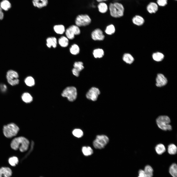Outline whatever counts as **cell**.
I'll list each match as a JSON object with an SVG mask.
<instances>
[{
    "mask_svg": "<svg viewBox=\"0 0 177 177\" xmlns=\"http://www.w3.org/2000/svg\"><path fill=\"white\" fill-rule=\"evenodd\" d=\"M29 145V141L26 138L20 136L14 138L11 143V147L13 149L16 150L19 149L20 151L24 152L27 150Z\"/></svg>",
    "mask_w": 177,
    "mask_h": 177,
    "instance_id": "1",
    "label": "cell"
},
{
    "mask_svg": "<svg viewBox=\"0 0 177 177\" xmlns=\"http://www.w3.org/2000/svg\"><path fill=\"white\" fill-rule=\"evenodd\" d=\"M108 7L110 14L113 17L119 18L124 15L125 8L121 3L116 2H111Z\"/></svg>",
    "mask_w": 177,
    "mask_h": 177,
    "instance_id": "2",
    "label": "cell"
},
{
    "mask_svg": "<svg viewBox=\"0 0 177 177\" xmlns=\"http://www.w3.org/2000/svg\"><path fill=\"white\" fill-rule=\"evenodd\" d=\"M156 121L158 127L164 131H170L172 130V126L169 124L170 119L168 116H159L156 119Z\"/></svg>",
    "mask_w": 177,
    "mask_h": 177,
    "instance_id": "3",
    "label": "cell"
},
{
    "mask_svg": "<svg viewBox=\"0 0 177 177\" xmlns=\"http://www.w3.org/2000/svg\"><path fill=\"white\" fill-rule=\"evenodd\" d=\"M19 130L18 127L15 124L11 123L4 126L3 132L4 136L7 138H11L16 136Z\"/></svg>",
    "mask_w": 177,
    "mask_h": 177,
    "instance_id": "4",
    "label": "cell"
},
{
    "mask_svg": "<svg viewBox=\"0 0 177 177\" xmlns=\"http://www.w3.org/2000/svg\"><path fill=\"white\" fill-rule=\"evenodd\" d=\"M109 139L108 137L104 135H98L93 142L94 147L96 149H101L104 148L108 143Z\"/></svg>",
    "mask_w": 177,
    "mask_h": 177,
    "instance_id": "5",
    "label": "cell"
},
{
    "mask_svg": "<svg viewBox=\"0 0 177 177\" xmlns=\"http://www.w3.org/2000/svg\"><path fill=\"white\" fill-rule=\"evenodd\" d=\"M62 96L67 98L70 102L74 101L76 99L77 91L76 88L74 87H69L66 88L61 94Z\"/></svg>",
    "mask_w": 177,
    "mask_h": 177,
    "instance_id": "6",
    "label": "cell"
},
{
    "mask_svg": "<svg viewBox=\"0 0 177 177\" xmlns=\"http://www.w3.org/2000/svg\"><path fill=\"white\" fill-rule=\"evenodd\" d=\"M90 16L87 14L78 15L75 20L76 25L79 27L85 26L89 25L91 22Z\"/></svg>",
    "mask_w": 177,
    "mask_h": 177,
    "instance_id": "7",
    "label": "cell"
},
{
    "mask_svg": "<svg viewBox=\"0 0 177 177\" xmlns=\"http://www.w3.org/2000/svg\"><path fill=\"white\" fill-rule=\"evenodd\" d=\"M66 37L70 40L73 39L75 35L79 34L80 30L79 27L76 25H73L68 27L65 30Z\"/></svg>",
    "mask_w": 177,
    "mask_h": 177,
    "instance_id": "8",
    "label": "cell"
},
{
    "mask_svg": "<svg viewBox=\"0 0 177 177\" xmlns=\"http://www.w3.org/2000/svg\"><path fill=\"white\" fill-rule=\"evenodd\" d=\"M18 75L17 72L10 70L7 73L6 77L8 82L11 85L14 86L18 84L19 80L18 79Z\"/></svg>",
    "mask_w": 177,
    "mask_h": 177,
    "instance_id": "9",
    "label": "cell"
},
{
    "mask_svg": "<svg viewBox=\"0 0 177 177\" xmlns=\"http://www.w3.org/2000/svg\"><path fill=\"white\" fill-rule=\"evenodd\" d=\"M100 94V91L98 88L92 87L87 92L86 96L88 99L94 101L97 100Z\"/></svg>",
    "mask_w": 177,
    "mask_h": 177,
    "instance_id": "10",
    "label": "cell"
},
{
    "mask_svg": "<svg viewBox=\"0 0 177 177\" xmlns=\"http://www.w3.org/2000/svg\"><path fill=\"white\" fill-rule=\"evenodd\" d=\"M91 37L94 40L102 41L104 39L105 36L102 31L100 29L98 28L92 32Z\"/></svg>",
    "mask_w": 177,
    "mask_h": 177,
    "instance_id": "11",
    "label": "cell"
},
{
    "mask_svg": "<svg viewBox=\"0 0 177 177\" xmlns=\"http://www.w3.org/2000/svg\"><path fill=\"white\" fill-rule=\"evenodd\" d=\"M74 68L72 70L73 74L76 77L79 76L80 72L84 68L83 63L81 61L76 62L74 64Z\"/></svg>",
    "mask_w": 177,
    "mask_h": 177,
    "instance_id": "12",
    "label": "cell"
},
{
    "mask_svg": "<svg viewBox=\"0 0 177 177\" xmlns=\"http://www.w3.org/2000/svg\"><path fill=\"white\" fill-rule=\"evenodd\" d=\"M156 81V85L157 87H159L165 85L167 82V78L163 74H157Z\"/></svg>",
    "mask_w": 177,
    "mask_h": 177,
    "instance_id": "13",
    "label": "cell"
},
{
    "mask_svg": "<svg viewBox=\"0 0 177 177\" xmlns=\"http://www.w3.org/2000/svg\"><path fill=\"white\" fill-rule=\"evenodd\" d=\"M158 5L154 2H150L148 4L146 7L147 11L151 14L156 13L158 10Z\"/></svg>",
    "mask_w": 177,
    "mask_h": 177,
    "instance_id": "14",
    "label": "cell"
},
{
    "mask_svg": "<svg viewBox=\"0 0 177 177\" xmlns=\"http://www.w3.org/2000/svg\"><path fill=\"white\" fill-rule=\"evenodd\" d=\"M12 174L11 170L8 167H2L0 168V177H10Z\"/></svg>",
    "mask_w": 177,
    "mask_h": 177,
    "instance_id": "15",
    "label": "cell"
},
{
    "mask_svg": "<svg viewBox=\"0 0 177 177\" xmlns=\"http://www.w3.org/2000/svg\"><path fill=\"white\" fill-rule=\"evenodd\" d=\"M48 0H32L34 6L39 8L46 6L48 3Z\"/></svg>",
    "mask_w": 177,
    "mask_h": 177,
    "instance_id": "16",
    "label": "cell"
},
{
    "mask_svg": "<svg viewBox=\"0 0 177 177\" xmlns=\"http://www.w3.org/2000/svg\"><path fill=\"white\" fill-rule=\"evenodd\" d=\"M99 11L102 14L106 13L108 10V7L107 4L104 2L99 3L97 5Z\"/></svg>",
    "mask_w": 177,
    "mask_h": 177,
    "instance_id": "17",
    "label": "cell"
},
{
    "mask_svg": "<svg viewBox=\"0 0 177 177\" xmlns=\"http://www.w3.org/2000/svg\"><path fill=\"white\" fill-rule=\"evenodd\" d=\"M132 21L134 24L137 26H140L143 24L145 20L142 16L139 15H136L133 18Z\"/></svg>",
    "mask_w": 177,
    "mask_h": 177,
    "instance_id": "18",
    "label": "cell"
},
{
    "mask_svg": "<svg viewBox=\"0 0 177 177\" xmlns=\"http://www.w3.org/2000/svg\"><path fill=\"white\" fill-rule=\"evenodd\" d=\"M46 45L48 47L50 48L52 46L54 48L56 47L57 42V39L55 37H48L46 39Z\"/></svg>",
    "mask_w": 177,
    "mask_h": 177,
    "instance_id": "19",
    "label": "cell"
},
{
    "mask_svg": "<svg viewBox=\"0 0 177 177\" xmlns=\"http://www.w3.org/2000/svg\"><path fill=\"white\" fill-rule=\"evenodd\" d=\"M122 59L124 62L130 64L133 63L134 60L132 55L128 53L124 54L123 56Z\"/></svg>",
    "mask_w": 177,
    "mask_h": 177,
    "instance_id": "20",
    "label": "cell"
},
{
    "mask_svg": "<svg viewBox=\"0 0 177 177\" xmlns=\"http://www.w3.org/2000/svg\"><path fill=\"white\" fill-rule=\"evenodd\" d=\"M58 43L59 45L62 47H66L69 44L68 39L66 37L62 36L58 39Z\"/></svg>",
    "mask_w": 177,
    "mask_h": 177,
    "instance_id": "21",
    "label": "cell"
},
{
    "mask_svg": "<svg viewBox=\"0 0 177 177\" xmlns=\"http://www.w3.org/2000/svg\"><path fill=\"white\" fill-rule=\"evenodd\" d=\"M143 170L145 177H152L153 170L150 166L148 165L146 166Z\"/></svg>",
    "mask_w": 177,
    "mask_h": 177,
    "instance_id": "22",
    "label": "cell"
},
{
    "mask_svg": "<svg viewBox=\"0 0 177 177\" xmlns=\"http://www.w3.org/2000/svg\"><path fill=\"white\" fill-rule=\"evenodd\" d=\"M103 50L100 48H97L94 50L93 54L94 57L96 58H102L104 55Z\"/></svg>",
    "mask_w": 177,
    "mask_h": 177,
    "instance_id": "23",
    "label": "cell"
},
{
    "mask_svg": "<svg viewBox=\"0 0 177 177\" xmlns=\"http://www.w3.org/2000/svg\"><path fill=\"white\" fill-rule=\"evenodd\" d=\"M55 32L57 34H62L65 31V28L62 25H58L54 26L53 27Z\"/></svg>",
    "mask_w": 177,
    "mask_h": 177,
    "instance_id": "24",
    "label": "cell"
},
{
    "mask_svg": "<svg viewBox=\"0 0 177 177\" xmlns=\"http://www.w3.org/2000/svg\"><path fill=\"white\" fill-rule=\"evenodd\" d=\"M164 56L161 53L157 52L153 53L152 55L153 59L157 61H162L164 59Z\"/></svg>",
    "mask_w": 177,
    "mask_h": 177,
    "instance_id": "25",
    "label": "cell"
},
{
    "mask_svg": "<svg viewBox=\"0 0 177 177\" xmlns=\"http://www.w3.org/2000/svg\"><path fill=\"white\" fill-rule=\"evenodd\" d=\"M156 153L159 155H161L164 153L166 151V148L162 144L157 145L155 148Z\"/></svg>",
    "mask_w": 177,
    "mask_h": 177,
    "instance_id": "26",
    "label": "cell"
},
{
    "mask_svg": "<svg viewBox=\"0 0 177 177\" xmlns=\"http://www.w3.org/2000/svg\"><path fill=\"white\" fill-rule=\"evenodd\" d=\"M11 6L10 3L7 0H3L0 3V7L2 9L5 11H7Z\"/></svg>",
    "mask_w": 177,
    "mask_h": 177,
    "instance_id": "27",
    "label": "cell"
},
{
    "mask_svg": "<svg viewBox=\"0 0 177 177\" xmlns=\"http://www.w3.org/2000/svg\"><path fill=\"white\" fill-rule=\"evenodd\" d=\"M169 172L173 177H177V166L175 163L172 164L170 167Z\"/></svg>",
    "mask_w": 177,
    "mask_h": 177,
    "instance_id": "28",
    "label": "cell"
},
{
    "mask_svg": "<svg viewBox=\"0 0 177 177\" xmlns=\"http://www.w3.org/2000/svg\"><path fill=\"white\" fill-rule=\"evenodd\" d=\"M22 100L26 103H29L32 101L33 98L31 95L29 93L26 92L23 94L22 96Z\"/></svg>",
    "mask_w": 177,
    "mask_h": 177,
    "instance_id": "29",
    "label": "cell"
},
{
    "mask_svg": "<svg viewBox=\"0 0 177 177\" xmlns=\"http://www.w3.org/2000/svg\"><path fill=\"white\" fill-rule=\"evenodd\" d=\"M82 151L84 155L86 156L91 155L93 152L92 149L89 146L83 147L82 148Z\"/></svg>",
    "mask_w": 177,
    "mask_h": 177,
    "instance_id": "30",
    "label": "cell"
},
{
    "mask_svg": "<svg viewBox=\"0 0 177 177\" xmlns=\"http://www.w3.org/2000/svg\"><path fill=\"white\" fill-rule=\"evenodd\" d=\"M70 51L72 54L76 55L78 54L80 51V48L79 46L76 44H73L70 47Z\"/></svg>",
    "mask_w": 177,
    "mask_h": 177,
    "instance_id": "31",
    "label": "cell"
},
{
    "mask_svg": "<svg viewBox=\"0 0 177 177\" xmlns=\"http://www.w3.org/2000/svg\"><path fill=\"white\" fill-rule=\"evenodd\" d=\"M177 151V146L173 144L169 145L168 147V153L171 155L176 154Z\"/></svg>",
    "mask_w": 177,
    "mask_h": 177,
    "instance_id": "32",
    "label": "cell"
},
{
    "mask_svg": "<svg viewBox=\"0 0 177 177\" xmlns=\"http://www.w3.org/2000/svg\"><path fill=\"white\" fill-rule=\"evenodd\" d=\"M115 28L114 25L113 24H110L106 27L105 32L108 35H111L115 33Z\"/></svg>",
    "mask_w": 177,
    "mask_h": 177,
    "instance_id": "33",
    "label": "cell"
},
{
    "mask_svg": "<svg viewBox=\"0 0 177 177\" xmlns=\"http://www.w3.org/2000/svg\"><path fill=\"white\" fill-rule=\"evenodd\" d=\"M18 161V158L15 156L11 157L8 160L9 163L11 166H15L17 164Z\"/></svg>",
    "mask_w": 177,
    "mask_h": 177,
    "instance_id": "34",
    "label": "cell"
},
{
    "mask_svg": "<svg viewBox=\"0 0 177 177\" xmlns=\"http://www.w3.org/2000/svg\"><path fill=\"white\" fill-rule=\"evenodd\" d=\"M25 82L28 86L31 87L34 84V80L31 77L29 76L27 77L25 80Z\"/></svg>",
    "mask_w": 177,
    "mask_h": 177,
    "instance_id": "35",
    "label": "cell"
},
{
    "mask_svg": "<svg viewBox=\"0 0 177 177\" xmlns=\"http://www.w3.org/2000/svg\"><path fill=\"white\" fill-rule=\"evenodd\" d=\"M73 134L74 136L78 138L81 137L83 134L82 131L79 129L74 130L73 132Z\"/></svg>",
    "mask_w": 177,
    "mask_h": 177,
    "instance_id": "36",
    "label": "cell"
},
{
    "mask_svg": "<svg viewBox=\"0 0 177 177\" xmlns=\"http://www.w3.org/2000/svg\"><path fill=\"white\" fill-rule=\"evenodd\" d=\"M156 2L158 5L164 7L167 4L168 0H157Z\"/></svg>",
    "mask_w": 177,
    "mask_h": 177,
    "instance_id": "37",
    "label": "cell"
},
{
    "mask_svg": "<svg viewBox=\"0 0 177 177\" xmlns=\"http://www.w3.org/2000/svg\"><path fill=\"white\" fill-rule=\"evenodd\" d=\"M0 88L3 91H5L7 89V87L5 84H1L0 86Z\"/></svg>",
    "mask_w": 177,
    "mask_h": 177,
    "instance_id": "38",
    "label": "cell"
},
{
    "mask_svg": "<svg viewBox=\"0 0 177 177\" xmlns=\"http://www.w3.org/2000/svg\"><path fill=\"white\" fill-rule=\"evenodd\" d=\"M4 16L3 13L2 11V9L0 7V19L2 20Z\"/></svg>",
    "mask_w": 177,
    "mask_h": 177,
    "instance_id": "39",
    "label": "cell"
},
{
    "mask_svg": "<svg viewBox=\"0 0 177 177\" xmlns=\"http://www.w3.org/2000/svg\"><path fill=\"white\" fill-rule=\"evenodd\" d=\"M97 2L99 3L101 2H104L107 1L108 0H95Z\"/></svg>",
    "mask_w": 177,
    "mask_h": 177,
    "instance_id": "40",
    "label": "cell"
},
{
    "mask_svg": "<svg viewBox=\"0 0 177 177\" xmlns=\"http://www.w3.org/2000/svg\"></svg>",
    "mask_w": 177,
    "mask_h": 177,
    "instance_id": "41",
    "label": "cell"
}]
</instances>
